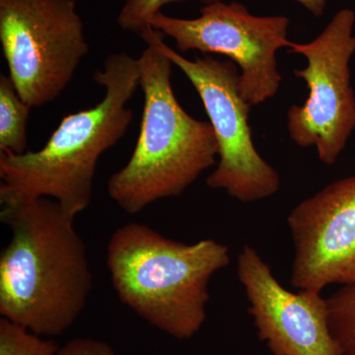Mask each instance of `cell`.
Instances as JSON below:
<instances>
[{"label": "cell", "instance_id": "obj_1", "mask_svg": "<svg viewBox=\"0 0 355 355\" xmlns=\"http://www.w3.org/2000/svg\"><path fill=\"white\" fill-rule=\"evenodd\" d=\"M1 207L11 238L0 254V315L35 335H62L83 313L93 286L74 217L46 198Z\"/></svg>", "mask_w": 355, "mask_h": 355}, {"label": "cell", "instance_id": "obj_2", "mask_svg": "<svg viewBox=\"0 0 355 355\" xmlns=\"http://www.w3.org/2000/svg\"><path fill=\"white\" fill-rule=\"evenodd\" d=\"M93 79L105 88L93 108L67 114L38 151H0V203L51 198L76 218L90 205L98 161L127 132L128 102L139 86L137 58L112 53Z\"/></svg>", "mask_w": 355, "mask_h": 355}, {"label": "cell", "instance_id": "obj_3", "mask_svg": "<svg viewBox=\"0 0 355 355\" xmlns=\"http://www.w3.org/2000/svg\"><path fill=\"white\" fill-rule=\"evenodd\" d=\"M229 261L228 247L216 240L184 244L135 222L116 229L107 247L121 302L177 340L193 338L202 328L210 279Z\"/></svg>", "mask_w": 355, "mask_h": 355}, {"label": "cell", "instance_id": "obj_4", "mask_svg": "<svg viewBox=\"0 0 355 355\" xmlns=\"http://www.w3.org/2000/svg\"><path fill=\"white\" fill-rule=\"evenodd\" d=\"M146 44L137 58L144 95L139 139L127 164L107 186L110 198L130 216L179 197L218 157L212 125L190 116L175 96L173 62L157 46Z\"/></svg>", "mask_w": 355, "mask_h": 355}, {"label": "cell", "instance_id": "obj_5", "mask_svg": "<svg viewBox=\"0 0 355 355\" xmlns=\"http://www.w3.org/2000/svg\"><path fill=\"white\" fill-rule=\"evenodd\" d=\"M139 35L184 72L202 100L218 146V162L207 177V186L242 202L275 195L279 190V175L254 146L249 125L252 106L240 93L237 65L207 55L188 60L168 46L165 35L151 26Z\"/></svg>", "mask_w": 355, "mask_h": 355}, {"label": "cell", "instance_id": "obj_6", "mask_svg": "<svg viewBox=\"0 0 355 355\" xmlns=\"http://www.w3.org/2000/svg\"><path fill=\"white\" fill-rule=\"evenodd\" d=\"M0 43L18 95L32 108L62 94L89 51L76 0H0Z\"/></svg>", "mask_w": 355, "mask_h": 355}, {"label": "cell", "instance_id": "obj_7", "mask_svg": "<svg viewBox=\"0 0 355 355\" xmlns=\"http://www.w3.org/2000/svg\"><path fill=\"white\" fill-rule=\"evenodd\" d=\"M355 12L343 8L309 43L291 42L288 53L303 55L307 67L294 74L307 84L304 104L287 112V130L294 144L315 146L318 157L334 165L355 130V95L350 58L355 53Z\"/></svg>", "mask_w": 355, "mask_h": 355}, {"label": "cell", "instance_id": "obj_8", "mask_svg": "<svg viewBox=\"0 0 355 355\" xmlns=\"http://www.w3.org/2000/svg\"><path fill=\"white\" fill-rule=\"evenodd\" d=\"M286 16H256L239 2L205 4L200 17L181 19L155 14L149 26L169 36L178 50L226 55L240 70L239 90L252 107L272 99L282 77L277 53L288 48Z\"/></svg>", "mask_w": 355, "mask_h": 355}, {"label": "cell", "instance_id": "obj_9", "mask_svg": "<svg viewBox=\"0 0 355 355\" xmlns=\"http://www.w3.org/2000/svg\"><path fill=\"white\" fill-rule=\"evenodd\" d=\"M287 223L294 244L292 286L321 292L330 284H355V176L306 198Z\"/></svg>", "mask_w": 355, "mask_h": 355}, {"label": "cell", "instance_id": "obj_10", "mask_svg": "<svg viewBox=\"0 0 355 355\" xmlns=\"http://www.w3.org/2000/svg\"><path fill=\"white\" fill-rule=\"evenodd\" d=\"M238 277L258 335L273 355H343L331 336L321 292L287 291L250 246L238 256Z\"/></svg>", "mask_w": 355, "mask_h": 355}, {"label": "cell", "instance_id": "obj_11", "mask_svg": "<svg viewBox=\"0 0 355 355\" xmlns=\"http://www.w3.org/2000/svg\"><path fill=\"white\" fill-rule=\"evenodd\" d=\"M32 107L21 99L10 76H0V151L27 150V123Z\"/></svg>", "mask_w": 355, "mask_h": 355}, {"label": "cell", "instance_id": "obj_12", "mask_svg": "<svg viewBox=\"0 0 355 355\" xmlns=\"http://www.w3.org/2000/svg\"><path fill=\"white\" fill-rule=\"evenodd\" d=\"M331 336L343 355H355V284L343 286L327 299Z\"/></svg>", "mask_w": 355, "mask_h": 355}, {"label": "cell", "instance_id": "obj_13", "mask_svg": "<svg viewBox=\"0 0 355 355\" xmlns=\"http://www.w3.org/2000/svg\"><path fill=\"white\" fill-rule=\"evenodd\" d=\"M58 350L53 340L0 319V355H57Z\"/></svg>", "mask_w": 355, "mask_h": 355}, {"label": "cell", "instance_id": "obj_14", "mask_svg": "<svg viewBox=\"0 0 355 355\" xmlns=\"http://www.w3.org/2000/svg\"><path fill=\"white\" fill-rule=\"evenodd\" d=\"M184 0H127L118 17V24L125 31L139 34L149 26V20L166 4Z\"/></svg>", "mask_w": 355, "mask_h": 355}, {"label": "cell", "instance_id": "obj_15", "mask_svg": "<svg viewBox=\"0 0 355 355\" xmlns=\"http://www.w3.org/2000/svg\"><path fill=\"white\" fill-rule=\"evenodd\" d=\"M57 355H116L108 343L91 338H72L58 350Z\"/></svg>", "mask_w": 355, "mask_h": 355}, {"label": "cell", "instance_id": "obj_16", "mask_svg": "<svg viewBox=\"0 0 355 355\" xmlns=\"http://www.w3.org/2000/svg\"><path fill=\"white\" fill-rule=\"evenodd\" d=\"M205 4L214 3V2L223 1V0H198ZM298 2L301 6L305 7L310 13L316 17L323 15L324 7H326L327 0H294Z\"/></svg>", "mask_w": 355, "mask_h": 355}]
</instances>
